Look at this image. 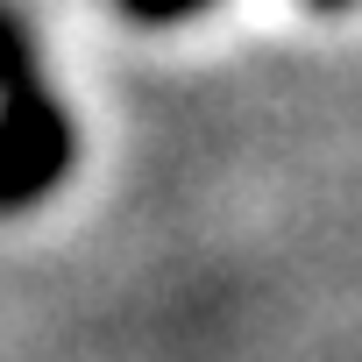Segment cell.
<instances>
[{
	"instance_id": "1",
	"label": "cell",
	"mask_w": 362,
	"mask_h": 362,
	"mask_svg": "<svg viewBox=\"0 0 362 362\" xmlns=\"http://www.w3.org/2000/svg\"><path fill=\"white\" fill-rule=\"evenodd\" d=\"M71 163V128L64 114L43 100V86L22 71L0 78V214L8 206H29L43 199Z\"/></svg>"
},
{
	"instance_id": "2",
	"label": "cell",
	"mask_w": 362,
	"mask_h": 362,
	"mask_svg": "<svg viewBox=\"0 0 362 362\" xmlns=\"http://www.w3.org/2000/svg\"><path fill=\"white\" fill-rule=\"evenodd\" d=\"M22 64H29V43H22V29H15L8 15H0V78L22 71Z\"/></svg>"
},
{
	"instance_id": "3",
	"label": "cell",
	"mask_w": 362,
	"mask_h": 362,
	"mask_svg": "<svg viewBox=\"0 0 362 362\" xmlns=\"http://www.w3.org/2000/svg\"><path fill=\"white\" fill-rule=\"evenodd\" d=\"M128 15H142V22H170V15H192L199 0H121Z\"/></svg>"
},
{
	"instance_id": "4",
	"label": "cell",
	"mask_w": 362,
	"mask_h": 362,
	"mask_svg": "<svg viewBox=\"0 0 362 362\" xmlns=\"http://www.w3.org/2000/svg\"><path fill=\"white\" fill-rule=\"evenodd\" d=\"M320 8H341V0H320Z\"/></svg>"
}]
</instances>
